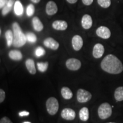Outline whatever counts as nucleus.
Listing matches in <instances>:
<instances>
[{
	"instance_id": "nucleus-1",
	"label": "nucleus",
	"mask_w": 123,
	"mask_h": 123,
	"mask_svg": "<svg viewBox=\"0 0 123 123\" xmlns=\"http://www.w3.org/2000/svg\"><path fill=\"white\" fill-rule=\"evenodd\" d=\"M100 66L103 70L111 74H119L123 71V65L121 62L112 54L105 56L101 61Z\"/></svg>"
},
{
	"instance_id": "nucleus-2",
	"label": "nucleus",
	"mask_w": 123,
	"mask_h": 123,
	"mask_svg": "<svg viewBox=\"0 0 123 123\" xmlns=\"http://www.w3.org/2000/svg\"><path fill=\"white\" fill-rule=\"evenodd\" d=\"M12 27L13 32V45L16 47H22L26 43V36L23 33L17 22H14Z\"/></svg>"
},
{
	"instance_id": "nucleus-3",
	"label": "nucleus",
	"mask_w": 123,
	"mask_h": 123,
	"mask_svg": "<svg viewBox=\"0 0 123 123\" xmlns=\"http://www.w3.org/2000/svg\"><path fill=\"white\" fill-rule=\"evenodd\" d=\"M98 115L102 120L107 119L112 115V107L108 103H104L99 106L98 110Z\"/></svg>"
},
{
	"instance_id": "nucleus-4",
	"label": "nucleus",
	"mask_w": 123,
	"mask_h": 123,
	"mask_svg": "<svg viewBox=\"0 0 123 123\" xmlns=\"http://www.w3.org/2000/svg\"><path fill=\"white\" fill-rule=\"evenodd\" d=\"M47 111L50 115H55L59 110V103L54 97H50L46 101Z\"/></svg>"
},
{
	"instance_id": "nucleus-5",
	"label": "nucleus",
	"mask_w": 123,
	"mask_h": 123,
	"mask_svg": "<svg viewBox=\"0 0 123 123\" xmlns=\"http://www.w3.org/2000/svg\"><path fill=\"white\" fill-rule=\"evenodd\" d=\"M76 98L78 102L84 103L90 101L92 98V95L89 91L84 89L80 88L78 90L76 93Z\"/></svg>"
},
{
	"instance_id": "nucleus-6",
	"label": "nucleus",
	"mask_w": 123,
	"mask_h": 123,
	"mask_svg": "<svg viewBox=\"0 0 123 123\" xmlns=\"http://www.w3.org/2000/svg\"><path fill=\"white\" fill-rule=\"evenodd\" d=\"M67 68L71 71H77L80 68L81 66V62L76 58H70L66 62Z\"/></svg>"
},
{
	"instance_id": "nucleus-7",
	"label": "nucleus",
	"mask_w": 123,
	"mask_h": 123,
	"mask_svg": "<svg viewBox=\"0 0 123 123\" xmlns=\"http://www.w3.org/2000/svg\"><path fill=\"white\" fill-rule=\"evenodd\" d=\"M61 116L64 120L71 121L75 119L76 117V113L73 109L70 108H66L62 111Z\"/></svg>"
},
{
	"instance_id": "nucleus-8",
	"label": "nucleus",
	"mask_w": 123,
	"mask_h": 123,
	"mask_svg": "<svg viewBox=\"0 0 123 123\" xmlns=\"http://www.w3.org/2000/svg\"><path fill=\"white\" fill-rule=\"evenodd\" d=\"M97 35L103 39H108L110 38L111 33L108 27L105 26H100L98 27L96 31Z\"/></svg>"
},
{
	"instance_id": "nucleus-9",
	"label": "nucleus",
	"mask_w": 123,
	"mask_h": 123,
	"mask_svg": "<svg viewBox=\"0 0 123 123\" xmlns=\"http://www.w3.org/2000/svg\"><path fill=\"white\" fill-rule=\"evenodd\" d=\"M43 44L46 47L53 50H56L59 47V43L51 37L46 38L43 41Z\"/></svg>"
},
{
	"instance_id": "nucleus-10",
	"label": "nucleus",
	"mask_w": 123,
	"mask_h": 123,
	"mask_svg": "<svg viewBox=\"0 0 123 123\" xmlns=\"http://www.w3.org/2000/svg\"><path fill=\"white\" fill-rule=\"evenodd\" d=\"M72 45L75 51H79L83 45V40L80 35H76L72 39Z\"/></svg>"
},
{
	"instance_id": "nucleus-11",
	"label": "nucleus",
	"mask_w": 123,
	"mask_h": 123,
	"mask_svg": "<svg viewBox=\"0 0 123 123\" xmlns=\"http://www.w3.org/2000/svg\"><path fill=\"white\" fill-rule=\"evenodd\" d=\"M104 53V47L103 44L100 43H97L95 44L93 48L92 55L93 57L96 59L100 58Z\"/></svg>"
},
{
	"instance_id": "nucleus-12",
	"label": "nucleus",
	"mask_w": 123,
	"mask_h": 123,
	"mask_svg": "<svg viewBox=\"0 0 123 123\" xmlns=\"http://www.w3.org/2000/svg\"><path fill=\"white\" fill-rule=\"evenodd\" d=\"M46 12L49 15H53L57 13L58 7L55 2L53 1H49L46 5Z\"/></svg>"
},
{
	"instance_id": "nucleus-13",
	"label": "nucleus",
	"mask_w": 123,
	"mask_h": 123,
	"mask_svg": "<svg viewBox=\"0 0 123 123\" xmlns=\"http://www.w3.org/2000/svg\"><path fill=\"white\" fill-rule=\"evenodd\" d=\"M81 26H82L83 28L84 29H90L92 26V17L91 15L88 14H85L83 16L82 18H81Z\"/></svg>"
},
{
	"instance_id": "nucleus-14",
	"label": "nucleus",
	"mask_w": 123,
	"mask_h": 123,
	"mask_svg": "<svg viewBox=\"0 0 123 123\" xmlns=\"http://www.w3.org/2000/svg\"><path fill=\"white\" fill-rule=\"evenodd\" d=\"M52 26L55 30H65L68 27L67 22L63 20H56L52 24Z\"/></svg>"
},
{
	"instance_id": "nucleus-15",
	"label": "nucleus",
	"mask_w": 123,
	"mask_h": 123,
	"mask_svg": "<svg viewBox=\"0 0 123 123\" xmlns=\"http://www.w3.org/2000/svg\"><path fill=\"white\" fill-rule=\"evenodd\" d=\"M25 65L27 70H28L29 73L31 75H34L36 74V68H35L34 61L32 59H28L25 62Z\"/></svg>"
},
{
	"instance_id": "nucleus-16",
	"label": "nucleus",
	"mask_w": 123,
	"mask_h": 123,
	"mask_svg": "<svg viewBox=\"0 0 123 123\" xmlns=\"http://www.w3.org/2000/svg\"><path fill=\"white\" fill-rule=\"evenodd\" d=\"M33 28L36 31H41L43 29V25L37 17H34L32 20Z\"/></svg>"
},
{
	"instance_id": "nucleus-17",
	"label": "nucleus",
	"mask_w": 123,
	"mask_h": 123,
	"mask_svg": "<svg viewBox=\"0 0 123 123\" xmlns=\"http://www.w3.org/2000/svg\"><path fill=\"white\" fill-rule=\"evenodd\" d=\"M9 56L13 61H20L22 59V54L19 50H13L9 53Z\"/></svg>"
},
{
	"instance_id": "nucleus-18",
	"label": "nucleus",
	"mask_w": 123,
	"mask_h": 123,
	"mask_svg": "<svg viewBox=\"0 0 123 123\" xmlns=\"http://www.w3.org/2000/svg\"><path fill=\"white\" fill-rule=\"evenodd\" d=\"M79 118L81 121H86L89 119L90 117V113H89L88 108L87 107H83L80 110L79 113Z\"/></svg>"
},
{
	"instance_id": "nucleus-19",
	"label": "nucleus",
	"mask_w": 123,
	"mask_h": 123,
	"mask_svg": "<svg viewBox=\"0 0 123 123\" xmlns=\"http://www.w3.org/2000/svg\"><path fill=\"white\" fill-rule=\"evenodd\" d=\"M61 94L63 98L66 100H70L73 96V93L71 90L67 87H63L62 88Z\"/></svg>"
},
{
	"instance_id": "nucleus-20",
	"label": "nucleus",
	"mask_w": 123,
	"mask_h": 123,
	"mask_svg": "<svg viewBox=\"0 0 123 123\" xmlns=\"http://www.w3.org/2000/svg\"><path fill=\"white\" fill-rule=\"evenodd\" d=\"M14 10L15 14L18 16H21L24 13V8L21 2L19 1H15L14 6Z\"/></svg>"
},
{
	"instance_id": "nucleus-21",
	"label": "nucleus",
	"mask_w": 123,
	"mask_h": 123,
	"mask_svg": "<svg viewBox=\"0 0 123 123\" xmlns=\"http://www.w3.org/2000/svg\"><path fill=\"white\" fill-rule=\"evenodd\" d=\"M115 98L117 101L123 100V87H119L115 91Z\"/></svg>"
},
{
	"instance_id": "nucleus-22",
	"label": "nucleus",
	"mask_w": 123,
	"mask_h": 123,
	"mask_svg": "<svg viewBox=\"0 0 123 123\" xmlns=\"http://www.w3.org/2000/svg\"><path fill=\"white\" fill-rule=\"evenodd\" d=\"M5 38L6 39L7 45L8 47H10L12 44H13V32H12L10 30H7L5 33Z\"/></svg>"
},
{
	"instance_id": "nucleus-23",
	"label": "nucleus",
	"mask_w": 123,
	"mask_h": 123,
	"mask_svg": "<svg viewBox=\"0 0 123 123\" xmlns=\"http://www.w3.org/2000/svg\"><path fill=\"white\" fill-rule=\"evenodd\" d=\"M37 67L38 70L41 73H44L47 71L49 67V63L47 62H38Z\"/></svg>"
},
{
	"instance_id": "nucleus-24",
	"label": "nucleus",
	"mask_w": 123,
	"mask_h": 123,
	"mask_svg": "<svg viewBox=\"0 0 123 123\" xmlns=\"http://www.w3.org/2000/svg\"><path fill=\"white\" fill-rule=\"evenodd\" d=\"M26 36L27 41L30 43L36 42L37 40V36L35 35V34L31 33V32L27 33L26 34Z\"/></svg>"
},
{
	"instance_id": "nucleus-25",
	"label": "nucleus",
	"mask_w": 123,
	"mask_h": 123,
	"mask_svg": "<svg viewBox=\"0 0 123 123\" xmlns=\"http://www.w3.org/2000/svg\"><path fill=\"white\" fill-rule=\"evenodd\" d=\"M98 4L103 8H108L111 4V0H98Z\"/></svg>"
},
{
	"instance_id": "nucleus-26",
	"label": "nucleus",
	"mask_w": 123,
	"mask_h": 123,
	"mask_svg": "<svg viewBox=\"0 0 123 123\" xmlns=\"http://www.w3.org/2000/svg\"><path fill=\"white\" fill-rule=\"evenodd\" d=\"M46 54L45 50L43 48H42L41 46H39L37 48L35 49V54L37 57H41V56H43Z\"/></svg>"
},
{
	"instance_id": "nucleus-27",
	"label": "nucleus",
	"mask_w": 123,
	"mask_h": 123,
	"mask_svg": "<svg viewBox=\"0 0 123 123\" xmlns=\"http://www.w3.org/2000/svg\"><path fill=\"white\" fill-rule=\"evenodd\" d=\"M35 13V7L33 4H29L26 8V14L27 16L31 17Z\"/></svg>"
},
{
	"instance_id": "nucleus-28",
	"label": "nucleus",
	"mask_w": 123,
	"mask_h": 123,
	"mask_svg": "<svg viewBox=\"0 0 123 123\" xmlns=\"http://www.w3.org/2000/svg\"><path fill=\"white\" fill-rule=\"evenodd\" d=\"M12 9V6H10L7 5V4L6 5L2 8V15H4V16L5 15H7L9 12L11 11Z\"/></svg>"
},
{
	"instance_id": "nucleus-29",
	"label": "nucleus",
	"mask_w": 123,
	"mask_h": 123,
	"mask_svg": "<svg viewBox=\"0 0 123 123\" xmlns=\"http://www.w3.org/2000/svg\"><path fill=\"white\" fill-rule=\"evenodd\" d=\"M5 92L2 89H0V103H2L5 99Z\"/></svg>"
},
{
	"instance_id": "nucleus-30",
	"label": "nucleus",
	"mask_w": 123,
	"mask_h": 123,
	"mask_svg": "<svg viewBox=\"0 0 123 123\" xmlns=\"http://www.w3.org/2000/svg\"><path fill=\"white\" fill-rule=\"evenodd\" d=\"M0 123H13L12 122V121L10 120L9 117H7L6 116H5L1 119V120H0Z\"/></svg>"
},
{
	"instance_id": "nucleus-31",
	"label": "nucleus",
	"mask_w": 123,
	"mask_h": 123,
	"mask_svg": "<svg viewBox=\"0 0 123 123\" xmlns=\"http://www.w3.org/2000/svg\"><path fill=\"white\" fill-rule=\"evenodd\" d=\"M93 0H82V2L84 5L87 6H90L92 4Z\"/></svg>"
},
{
	"instance_id": "nucleus-32",
	"label": "nucleus",
	"mask_w": 123,
	"mask_h": 123,
	"mask_svg": "<svg viewBox=\"0 0 123 123\" xmlns=\"http://www.w3.org/2000/svg\"><path fill=\"white\" fill-rule=\"evenodd\" d=\"M7 0H0V8L2 9L7 4Z\"/></svg>"
},
{
	"instance_id": "nucleus-33",
	"label": "nucleus",
	"mask_w": 123,
	"mask_h": 123,
	"mask_svg": "<svg viewBox=\"0 0 123 123\" xmlns=\"http://www.w3.org/2000/svg\"><path fill=\"white\" fill-rule=\"evenodd\" d=\"M15 2V0H7V5L13 7V5H14Z\"/></svg>"
},
{
	"instance_id": "nucleus-34",
	"label": "nucleus",
	"mask_w": 123,
	"mask_h": 123,
	"mask_svg": "<svg viewBox=\"0 0 123 123\" xmlns=\"http://www.w3.org/2000/svg\"><path fill=\"white\" fill-rule=\"evenodd\" d=\"M29 114H30V113H29V112L27 111H22L20 112L19 113L20 116H29Z\"/></svg>"
},
{
	"instance_id": "nucleus-35",
	"label": "nucleus",
	"mask_w": 123,
	"mask_h": 123,
	"mask_svg": "<svg viewBox=\"0 0 123 123\" xmlns=\"http://www.w3.org/2000/svg\"><path fill=\"white\" fill-rule=\"evenodd\" d=\"M66 1L70 4H75L78 1V0H66Z\"/></svg>"
},
{
	"instance_id": "nucleus-36",
	"label": "nucleus",
	"mask_w": 123,
	"mask_h": 123,
	"mask_svg": "<svg viewBox=\"0 0 123 123\" xmlns=\"http://www.w3.org/2000/svg\"><path fill=\"white\" fill-rule=\"evenodd\" d=\"M31 1L34 3V4H38V3H39L41 1V0H31Z\"/></svg>"
},
{
	"instance_id": "nucleus-37",
	"label": "nucleus",
	"mask_w": 123,
	"mask_h": 123,
	"mask_svg": "<svg viewBox=\"0 0 123 123\" xmlns=\"http://www.w3.org/2000/svg\"><path fill=\"white\" fill-rule=\"evenodd\" d=\"M31 123L30 122H28V121H26V122H24V123Z\"/></svg>"
},
{
	"instance_id": "nucleus-38",
	"label": "nucleus",
	"mask_w": 123,
	"mask_h": 123,
	"mask_svg": "<svg viewBox=\"0 0 123 123\" xmlns=\"http://www.w3.org/2000/svg\"></svg>"
}]
</instances>
